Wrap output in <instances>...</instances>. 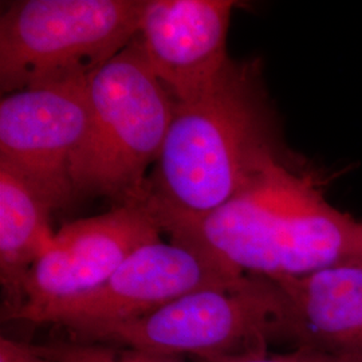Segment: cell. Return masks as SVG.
Masks as SVG:
<instances>
[{
  "instance_id": "6da1fadb",
  "label": "cell",
  "mask_w": 362,
  "mask_h": 362,
  "mask_svg": "<svg viewBox=\"0 0 362 362\" xmlns=\"http://www.w3.org/2000/svg\"><path fill=\"white\" fill-rule=\"evenodd\" d=\"M226 272L270 279L362 264V223L332 206L318 180L269 160L223 207L163 228Z\"/></svg>"
},
{
  "instance_id": "7a4b0ae2",
  "label": "cell",
  "mask_w": 362,
  "mask_h": 362,
  "mask_svg": "<svg viewBox=\"0 0 362 362\" xmlns=\"http://www.w3.org/2000/svg\"><path fill=\"white\" fill-rule=\"evenodd\" d=\"M279 156L260 62L231 59L206 94L176 103L145 204L161 230L203 219Z\"/></svg>"
},
{
  "instance_id": "3957f363",
  "label": "cell",
  "mask_w": 362,
  "mask_h": 362,
  "mask_svg": "<svg viewBox=\"0 0 362 362\" xmlns=\"http://www.w3.org/2000/svg\"><path fill=\"white\" fill-rule=\"evenodd\" d=\"M89 122L70 164L74 194L143 202L146 169L157 163L176 106L152 71L139 38L88 85Z\"/></svg>"
},
{
  "instance_id": "277c9868",
  "label": "cell",
  "mask_w": 362,
  "mask_h": 362,
  "mask_svg": "<svg viewBox=\"0 0 362 362\" xmlns=\"http://www.w3.org/2000/svg\"><path fill=\"white\" fill-rule=\"evenodd\" d=\"M146 0H21L0 18V90L88 82L137 37Z\"/></svg>"
},
{
  "instance_id": "5b68a950",
  "label": "cell",
  "mask_w": 362,
  "mask_h": 362,
  "mask_svg": "<svg viewBox=\"0 0 362 362\" xmlns=\"http://www.w3.org/2000/svg\"><path fill=\"white\" fill-rule=\"evenodd\" d=\"M286 297L275 281L245 275L233 285L177 298L141 318L71 337L81 342L122 345L194 360L266 353L281 339Z\"/></svg>"
},
{
  "instance_id": "8992f818",
  "label": "cell",
  "mask_w": 362,
  "mask_h": 362,
  "mask_svg": "<svg viewBox=\"0 0 362 362\" xmlns=\"http://www.w3.org/2000/svg\"><path fill=\"white\" fill-rule=\"evenodd\" d=\"M245 275L226 272L192 248L158 240L134 251L104 284L27 315L33 324L64 326L71 337L141 318L169 302Z\"/></svg>"
},
{
  "instance_id": "52a82bcc",
  "label": "cell",
  "mask_w": 362,
  "mask_h": 362,
  "mask_svg": "<svg viewBox=\"0 0 362 362\" xmlns=\"http://www.w3.org/2000/svg\"><path fill=\"white\" fill-rule=\"evenodd\" d=\"M88 82H66L7 94L0 101V164L54 209L74 196L70 164L89 122Z\"/></svg>"
},
{
  "instance_id": "ba28073f",
  "label": "cell",
  "mask_w": 362,
  "mask_h": 362,
  "mask_svg": "<svg viewBox=\"0 0 362 362\" xmlns=\"http://www.w3.org/2000/svg\"><path fill=\"white\" fill-rule=\"evenodd\" d=\"M161 233L145 200L67 223L33 266L13 321L97 288L134 251L161 240Z\"/></svg>"
},
{
  "instance_id": "9c48e42d",
  "label": "cell",
  "mask_w": 362,
  "mask_h": 362,
  "mask_svg": "<svg viewBox=\"0 0 362 362\" xmlns=\"http://www.w3.org/2000/svg\"><path fill=\"white\" fill-rule=\"evenodd\" d=\"M231 0H146L137 38L156 77L176 103L206 94L231 62Z\"/></svg>"
},
{
  "instance_id": "30bf717a",
  "label": "cell",
  "mask_w": 362,
  "mask_h": 362,
  "mask_svg": "<svg viewBox=\"0 0 362 362\" xmlns=\"http://www.w3.org/2000/svg\"><path fill=\"white\" fill-rule=\"evenodd\" d=\"M272 281L286 297L281 339L296 348L362 356V264Z\"/></svg>"
},
{
  "instance_id": "8fae6325",
  "label": "cell",
  "mask_w": 362,
  "mask_h": 362,
  "mask_svg": "<svg viewBox=\"0 0 362 362\" xmlns=\"http://www.w3.org/2000/svg\"><path fill=\"white\" fill-rule=\"evenodd\" d=\"M52 204L26 180L0 164L1 318L13 320L25 305L27 278L50 245Z\"/></svg>"
},
{
  "instance_id": "7c38bea8",
  "label": "cell",
  "mask_w": 362,
  "mask_h": 362,
  "mask_svg": "<svg viewBox=\"0 0 362 362\" xmlns=\"http://www.w3.org/2000/svg\"><path fill=\"white\" fill-rule=\"evenodd\" d=\"M31 348L57 362H185L182 356L74 339L52 341L43 345H31Z\"/></svg>"
},
{
  "instance_id": "4fadbf2b",
  "label": "cell",
  "mask_w": 362,
  "mask_h": 362,
  "mask_svg": "<svg viewBox=\"0 0 362 362\" xmlns=\"http://www.w3.org/2000/svg\"><path fill=\"white\" fill-rule=\"evenodd\" d=\"M194 362H362V356H346L333 354L320 350L296 348L291 353L286 354H269L259 353L243 357L216 358V360H194Z\"/></svg>"
},
{
  "instance_id": "5bb4252c",
  "label": "cell",
  "mask_w": 362,
  "mask_h": 362,
  "mask_svg": "<svg viewBox=\"0 0 362 362\" xmlns=\"http://www.w3.org/2000/svg\"><path fill=\"white\" fill-rule=\"evenodd\" d=\"M0 362H57L35 353L31 345L0 338Z\"/></svg>"
}]
</instances>
